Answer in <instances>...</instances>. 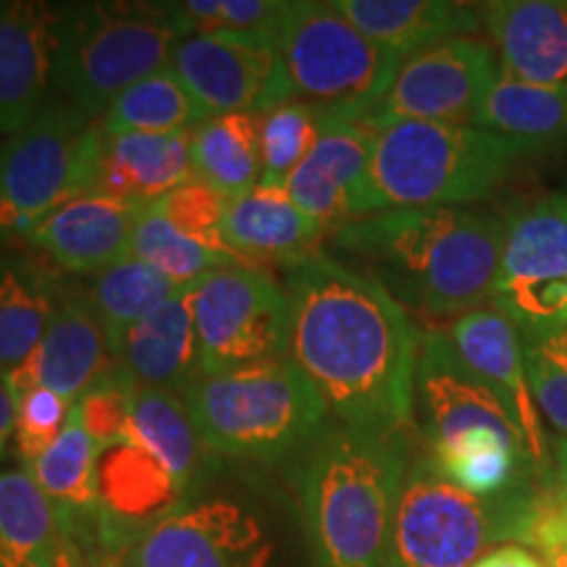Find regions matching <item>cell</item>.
Here are the masks:
<instances>
[{
	"label": "cell",
	"mask_w": 567,
	"mask_h": 567,
	"mask_svg": "<svg viewBox=\"0 0 567 567\" xmlns=\"http://www.w3.org/2000/svg\"><path fill=\"white\" fill-rule=\"evenodd\" d=\"M48 567H92V565L87 563V557L82 555V549L76 547V544L71 542V538H66V536L61 534Z\"/></svg>",
	"instance_id": "b9f144b4"
},
{
	"label": "cell",
	"mask_w": 567,
	"mask_h": 567,
	"mask_svg": "<svg viewBox=\"0 0 567 567\" xmlns=\"http://www.w3.org/2000/svg\"><path fill=\"white\" fill-rule=\"evenodd\" d=\"M520 334L567 326V193H547L505 216L492 300Z\"/></svg>",
	"instance_id": "7c38bea8"
},
{
	"label": "cell",
	"mask_w": 567,
	"mask_h": 567,
	"mask_svg": "<svg viewBox=\"0 0 567 567\" xmlns=\"http://www.w3.org/2000/svg\"><path fill=\"white\" fill-rule=\"evenodd\" d=\"M126 436L158 457L189 499L221 473V457L203 442L179 392L134 389Z\"/></svg>",
	"instance_id": "484cf974"
},
{
	"label": "cell",
	"mask_w": 567,
	"mask_h": 567,
	"mask_svg": "<svg viewBox=\"0 0 567 567\" xmlns=\"http://www.w3.org/2000/svg\"><path fill=\"white\" fill-rule=\"evenodd\" d=\"M63 287L38 260L0 255V375L24 365L59 310Z\"/></svg>",
	"instance_id": "4316f807"
},
{
	"label": "cell",
	"mask_w": 567,
	"mask_h": 567,
	"mask_svg": "<svg viewBox=\"0 0 567 567\" xmlns=\"http://www.w3.org/2000/svg\"><path fill=\"white\" fill-rule=\"evenodd\" d=\"M130 255L155 268L168 281H174L176 287H189V284L203 279L205 274L216 271V268L243 264L231 255L216 252L197 243V239L187 237L155 205H145L137 213Z\"/></svg>",
	"instance_id": "d6a6232c"
},
{
	"label": "cell",
	"mask_w": 567,
	"mask_h": 567,
	"mask_svg": "<svg viewBox=\"0 0 567 567\" xmlns=\"http://www.w3.org/2000/svg\"><path fill=\"white\" fill-rule=\"evenodd\" d=\"M410 431H368L331 421L302 450L295 499L313 567H386Z\"/></svg>",
	"instance_id": "3957f363"
},
{
	"label": "cell",
	"mask_w": 567,
	"mask_h": 567,
	"mask_svg": "<svg viewBox=\"0 0 567 567\" xmlns=\"http://www.w3.org/2000/svg\"><path fill=\"white\" fill-rule=\"evenodd\" d=\"M473 126L499 134L534 155L567 142V84H528L502 71L486 92Z\"/></svg>",
	"instance_id": "83f0119b"
},
{
	"label": "cell",
	"mask_w": 567,
	"mask_h": 567,
	"mask_svg": "<svg viewBox=\"0 0 567 567\" xmlns=\"http://www.w3.org/2000/svg\"><path fill=\"white\" fill-rule=\"evenodd\" d=\"M371 145L373 130L365 122L321 109L313 151L289 176L287 193L297 208L308 213L329 237L354 218L371 216L368 205Z\"/></svg>",
	"instance_id": "2e32d148"
},
{
	"label": "cell",
	"mask_w": 567,
	"mask_h": 567,
	"mask_svg": "<svg viewBox=\"0 0 567 567\" xmlns=\"http://www.w3.org/2000/svg\"><path fill=\"white\" fill-rule=\"evenodd\" d=\"M344 264L381 284L410 316L452 321L492 300L505 216L476 208H392L331 234Z\"/></svg>",
	"instance_id": "7a4b0ae2"
},
{
	"label": "cell",
	"mask_w": 567,
	"mask_h": 567,
	"mask_svg": "<svg viewBox=\"0 0 567 567\" xmlns=\"http://www.w3.org/2000/svg\"><path fill=\"white\" fill-rule=\"evenodd\" d=\"M184 402L213 455L255 465L302 455L331 423L323 400L289 360L200 373Z\"/></svg>",
	"instance_id": "5b68a950"
},
{
	"label": "cell",
	"mask_w": 567,
	"mask_h": 567,
	"mask_svg": "<svg viewBox=\"0 0 567 567\" xmlns=\"http://www.w3.org/2000/svg\"><path fill=\"white\" fill-rule=\"evenodd\" d=\"M193 172L226 197H237L260 184L258 116L229 113L210 116L193 130Z\"/></svg>",
	"instance_id": "f546056e"
},
{
	"label": "cell",
	"mask_w": 567,
	"mask_h": 567,
	"mask_svg": "<svg viewBox=\"0 0 567 567\" xmlns=\"http://www.w3.org/2000/svg\"><path fill=\"white\" fill-rule=\"evenodd\" d=\"M200 373L287 360V292L260 266L234 264L189 284Z\"/></svg>",
	"instance_id": "8fae6325"
},
{
	"label": "cell",
	"mask_w": 567,
	"mask_h": 567,
	"mask_svg": "<svg viewBox=\"0 0 567 567\" xmlns=\"http://www.w3.org/2000/svg\"><path fill=\"white\" fill-rule=\"evenodd\" d=\"M542 481L502 496H476L413 450L392 517L386 567H473L505 542L523 544Z\"/></svg>",
	"instance_id": "8992f818"
},
{
	"label": "cell",
	"mask_w": 567,
	"mask_h": 567,
	"mask_svg": "<svg viewBox=\"0 0 567 567\" xmlns=\"http://www.w3.org/2000/svg\"><path fill=\"white\" fill-rule=\"evenodd\" d=\"M182 38L172 3L63 6L55 101L97 122L124 90L168 69Z\"/></svg>",
	"instance_id": "52a82bcc"
},
{
	"label": "cell",
	"mask_w": 567,
	"mask_h": 567,
	"mask_svg": "<svg viewBox=\"0 0 567 567\" xmlns=\"http://www.w3.org/2000/svg\"><path fill=\"white\" fill-rule=\"evenodd\" d=\"M153 205L187 237L197 239V243L210 247V250L237 258L224 243V216L229 197L213 189L210 184L193 176V179L179 184V187Z\"/></svg>",
	"instance_id": "8d00e7d4"
},
{
	"label": "cell",
	"mask_w": 567,
	"mask_h": 567,
	"mask_svg": "<svg viewBox=\"0 0 567 567\" xmlns=\"http://www.w3.org/2000/svg\"><path fill=\"white\" fill-rule=\"evenodd\" d=\"M457 358L478 375L492 392L505 402L515 423L526 439L528 455L542 478H555L551 442L544 431V417L538 413L534 394L528 389L526 363H523L520 329L494 305H478L467 313L452 318L444 326Z\"/></svg>",
	"instance_id": "e0dca14e"
},
{
	"label": "cell",
	"mask_w": 567,
	"mask_h": 567,
	"mask_svg": "<svg viewBox=\"0 0 567 567\" xmlns=\"http://www.w3.org/2000/svg\"><path fill=\"white\" fill-rule=\"evenodd\" d=\"M551 457H555L557 484L567 492V439H555L551 442Z\"/></svg>",
	"instance_id": "7bdbcfd3"
},
{
	"label": "cell",
	"mask_w": 567,
	"mask_h": 567,
	"mask_svg": "<svg viewBox=\"0 0 567 567\" xmlns=\"http://www.w3.org/2000/svg\"><path fill=\"white\" fill-rule=\"evenodd\" d=\"M295 101L352 118L368 116L402 61L365 38L334 0H287L274 32Z\"/></svg>",
	"instance_id": "30bf717a"
},
{
	"label": "cell",
	"mask_w": 567,
	"mask_h": 567,
	"mask_svg": "<svg viewBox=\"0 0 567 567\" xmlns=\"http://www.w3.org/2000/svg\"><path fill=\"white\" fill-rule=\"evenodd\" d=\"M205 118L168 66L124 90L103 113L101 126L105 134H176L195 130Z\"/></svg>",
	"instance_id": "1f68e13d"
},
{
	"label": "cell",
	"mask_w": 567,
	"mask_h": 567,
	"mask_svg": "<svg viewBox=\"0 0 567 567\" xmlns=\"http://www.w3.org/2000/svg\"><path fill=\"white\" fill-rule=\"evenodd\" d=\"M337 11L400 61L450 38H478L481 3L452 0H334Z\"/></svg>",
	"instance_id": "d4e9b609"
},
{
	"label": "cell",
	"mask_w": 567,
	"mask_h": 567,
	"mask_svg": "<svg viewBox=\"0 0 567 567\" xmlns=\"http://www.w3.org/2000/svg\"><path fill=\"white\" fill-rule=\"evenodd\" d=\"M134 389L137 386L116 365H111L74 405L84 431L92 436L97 450L126 436Z\"/></svg>",
	"instance_id": "74e56055"
},
{
	"label": "cell",
	"mask_w": 567,
	"mask_h": 567,
	"mask_svg": "<svg viewBox=\"0 0 567 567\" xmlns=\"http://www.w3.org/2000/svg\"><path fill=\"white\" fill-rule=\"evenodd\" d=\"M329 237L308 213L297 208L287 187L258 184L247 193L229 197L224 216V243L247 266H295L321 252Z\"/></svg>",
	"instance_id": "7402d4cb"
},
{
	"label": "cell",
	"mask_w": 567,
	"mask_h": 567,
	"mask_svg": "<svg viewBox=\"0 0 567 567\" xmlns=\"http://www.w3.org/2000/svg\"><path fill=\"white\" fill-rule=\"evenodd\" d=\"M61 538L59 515L24 467L0 471V567H48Z\"/></svg>",
	"instance_id": "f1b7e54d"
},
{
	"label": "cell",
	"mask_w": 567,
	"mask_h": 567,
	"mask_svg": "<svg viewBox=\"0 0 567 567\" xmlns=\"http://www.w3.org/2000/svg\"><path fill=\"white\" fill-rule=\"evenodd\" d=\"M520 339L528 389L538 413L559 439H567V326L526 331Z\"/></svg>",
	"instance_id": "e575fe53"
},
{
	"label": "cell",
	"mask_w": 567,
	"mask_h": 567,
	"mask_svg": "<svg viewBox=\"0 0 567 567\" xmlns=\"http://www.w3.org/2000/svg\"><path fill=\"white\" fill-rule=\"evenodd\" d=\"M481 32L502 71L528 84H567V3L494 0L481 3Z\"/></svg>",
	"instance_id": "44dd1931"
},
{
	"label": "cell",
	"mask_w": 567,
	"mask_h": 567,
	"mask_svg": "<svg viewBox=\"0 0 567 567\" xmlns=\"http://www.w3.org/2000/svg\"><path fill=\"white\" fill-rule=\"evenodd\" d=\"M63 6L0 0V137L30 126L55 101Z\"/></svg>",
	"instance_id": "ac0fdd59"
},
{
	"label": "cell",
	"mask_w": 567,
	"mask_h": 567,
	"mask_svg": "<svg viewBox=\"0 0 567 567\" xmlns=\"http://www.w3.org/2000/svg\"><path fill=\"white\" fill-rule=\"evenodd\" d=\"M415 429L425 450H439L476 431L515 436L526 446L513 413L457 358L444 329L421 331L415 365Z\"/></svg>",
	"instance_id": "9a60e30c"
},
{
	"label": "cell",
	"mask_w": 567,
	"mask_h": 567,
	"mask_svg": "<svg viewBox=\"0 0 567 567\" xmlns=\"http://www.w3.org/2000/svg\"><path fill=\"white\" fill-rule=\"evenodd\" d=\"M499 74V55L486 38L442 40L402 61L363 122L371 130L394 122L473 124Z\"/></svg>",
	"instance_id": "4fadbf2b"
},
{
	"label": "cell",
	"mask_w": 567,
	"mask_h": 567,
	"mask_svg": "<svg viewBox=\"0 0 567 567\" xmlns=\"http://www.w3.org/2000/svg\"><path fill=\"white\" fill-rule=\"evenodd\" d=\"M187 34H264L274 40L287 0H182L172 3Z\"/></svg>",
	"instance_id": "d590c367"
},
{
	"label": "cell",
	"mask_w": 567,
	"mask_h": 567,
	"mask_svg": "<svg viewBox=\"0 0 567 567\" xmlns=\"http://www.w3.org/2000/svg\"><path fill=\"white\" fill-rule=\"evenodd\" d=\"M287 360L334 423L368 431L415 429L421 329L371 276L329 252L287 268Z\"/></svg>",
	"instance_id": "6da1fadb"
},
{
	"label": "cell",
	"mask_w": 567,
	"mask_h": 567,
	"mask_svg": "<svg viewBox=\"0 0 567 567\" xmlns=\"http://www.w3.org/2000/svg\"><path fill=\"white\" fill-rule=\"evenodd\" d=\"M179 289L182 287H176L174 281H168L155 268L126 255L105 271L90 276V281L82 287V295L87 297L95 316L101 318L105 337H109V350L113 354L126 331L140 318H145L158 305L172 300Z\"/></svg>",
	"instance_id": "4dcf8cb0"
},
{
	"label": "cell",
	"mask_w": 567,
	"mask_h": 567,
	"mask_svg": "<svg viewBox=\"0 0 567 567\" xmlns=\"http://www.w3.org/2000/svg\"><path fill=\"white\" fill-rule=\"evenodd\" d=\"M321 109L289 101L258 116L260 184L287 187L289 176L308 158L318 137Z\"/></svg>",
	"instance_id": "836d02e7"
},
{
	"label": "cell",
	"mask_w": 567,
	"mask_h": 567,
	"mask_svg": "<svg viewBox=\"0 0 567 567\" xmlns=\"http://www.w3.org/2000/svg\"><path fill=\"white\" fill-rule=\"evenodd\" d=\"M216 478L147 530L118 567H313L308 551L297 555L289 509L260 488H224Z\"/></svg>",
	"instance_id": "ba28073f"
},
{
	"label": "cell",
	"mask_w": 567,
	"mask_h": 567,
	"mask_svg": "<svg viewBox=\"0 0 567 567\" xmlns=\"http://www.w3.org/2000/svg\"><path fill=\"white\" fill-rule=\"evenodd\" d=\"M530 151L473 124L394 122L373 130L371 213L465 208L494 195Z\"/></svg>",
	"instance_id": "277c9868"
},
{
	"label": "cell",
	"mask_w": 567,
	"mask_h": 567,
	"mask_svg": "<svg viewBox=\"0 0 567 567\" xmlns=\"http://www.w3.org/2000/svg\"><path fill=\"white\" fill-rule=\"evenodd\" d=\"M13 423H17V402H13L6 375H0V457L6 455L9 444H13Z\"/></svg>",
	"instance_id": "60d3db41"
},
{
	"label": "cell",
	"mask_w": 567,
	"mask_h": 567,
	"mask_svg": "<svg viewBox=\"0 0 567 567\" xmlns=\"http://www.w3.org/2000/svg\"><path fill=\"white\" fill-rule=\"evenodd\" d=\"M13 402H17L13 452L21 465L30 467L59 439L74 405L48 389H27L13 396Z\"/></svg>",
	"instance_id": "f35d334b"
},
{
	"label": "cell",
	"mask_w": 567,
	"mask_h": 567,
	"mask_svg": "<svg viewBox=\"0 0 567 567\" xmlns=\"http://www.w3.org/2000/svg\"><path fill=\"white\" fill-rule=\"evenodd\" d=\"M113 365L109 337L82 289H63L61 305L24 365L6 375L11 394L48 389L71 405Z\"/></svg>",
	"instance_id": "d6986e66"
},
{
	"label": "cell",
	"mask_w": 567,
	"mask_h": 567,
	"mask_svg": "<svg viewBox=\"0 0 567 567\" xmlns=\"http://www.w3.org/2000/svg\"><path fill=\"white\" fill-rule=\"evenodd\" d=\"M473 567H549L534 549L520 547V544H502V547L488 549Z\"/></svg>",
	"instance_id": "ab89813d"
},
{
	"label": "cell",
	"mask_w": 567,
	"mask_h": 567,
	"mask_svg": "<svg viewBox=\"0 0 567 567\" xmlns=\"http://www.w3.org/2000/svg\"><path fill=\"white\" fill-rule=\"evenodd\" d=\"M193 130L176 134H105L92 193L145 208L158 203L193 172Z\"/></svg>",
	"instance_id": "cb8c5ba5"
},
{
	"label": "cell",
	"mask_w": 567,
	"mask_h": 567,
	"mask_svg": "<svg viewBox=\"0 0 567 567\" xmlns=\"http://www.w3.org/2000/svg\"><path fill=\"white\" fill-rule=\"evenodd\" d=\"M101 145V122L63 101L0 140V245L27 239L63 203L92 193Z\"/></svg>",
	"instance_id": "9c48e42d"
},
{
	"label": "cell",
	"mask_w": 567,
	"mask_h": 567,
	"mask_svg": "<svg viewBox=\"0 0 567 567\" xmlns=\"http://www.w3.org/2000/svg\"><path fill=\"white\" fill-rule=\"evenodd\" d=\"M111 358L134 386L187 392V386L200 375L189 289L182 287L172 300L140 318Z\"/></svg>",
	"instance_id": "603a6c76"
},
{
	"label": "cell",
	"mask_w": 567,
	"mask_h": 567,
	"mask_svg": "<svg viewBox=\"0 0 567 567\" xmlns=\"http://www.w3.org/2000/svg\"><path fill=\"white\" fill-rule=\"evenodd\" d=\"M168 66L208 118L260 116L295 101L279 48L264 34H187Z\"/></svg>",
	"instance_id": "5bb4252c"
},
{
	"label": "cell",
	"mask_w": 567,
	"mask_h": 567,
	"mask_svg": "<svg viewBox=\"0 0 567 567\" xmlns=\"http://www.w3.org/2000/svg\"><path fill=\"white\" fill-rule=\"evenodd\" d=\"M140 210L101 193H84L34 226L27 245L61 271L95 276L130 255Z\"/></svg>",
	"instance_id": "ffe728a7"
}]
</instances>
